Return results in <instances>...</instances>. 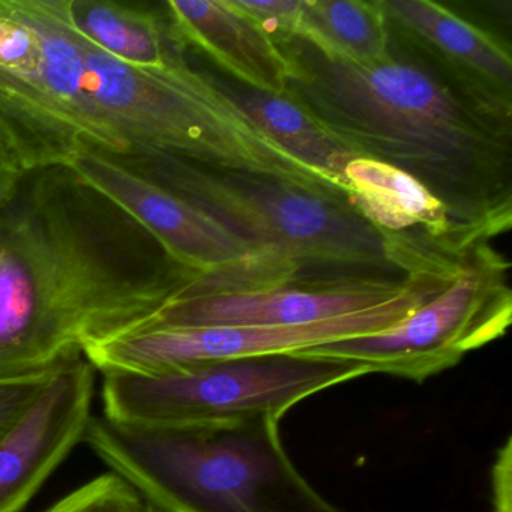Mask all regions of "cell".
Wrapping results in <instances>:
<instances>
[{"label":"cell","instance_id":"6da1fadb","mask_svg":"<svg viewBox=\"0 0 512 512\" xmlns=\"http://www.w3.org/2000/svg\"><path fill=\"white\" fill-rule=\"evenodd\" d=\"M199 275L71 167L0 202V382L142 331Z\"/></svg>","mask_w":512,"mask_h":512},{"label":"cell","instance_id":"7a4b0ae2","mask_svg":"<svg viewBox=\"0 0 512 512\" xmlns=\"http://www.w3.org/2000/svg\"><path fill=\"white\" fill-rule=\"evenodd\" d=\"M280 47L286 92L344 145L415 176L491 239L509 230L512 100L467 85L392 32L388 55L371 64L326 58L298 37Z\"/></svg>","mask_w":512,"mask_h":512},{"label":"cell","instance_id":"3957f363","mask_svg":"<svg viewBox=\"0 0 512 512\" xmlns=\"http://www.w3.org/2000/svg\"><path fill=\"white\" fill-rule=\"evenodd\" d=\"M116 158L247 242L259 260L265 289L395 284L407 277L397 247L344 194L155 152Z\"/></svg>","mask_w":512,"mask_h":512},{"label":"cell","instance_id":"277c9868","mask_svg":"<svg viewBox=\"0 0 512 512\" xmlns=\"http://www.w3.org/2000/svg\"><path fill=\"white\" fill-rule=\"evenodd\" d=\"M272 416L143 427L92 416L89 448L161 512H344L293 463Z\"/></svg>","mask_w":512,"mask_h":512},{"label":"cell","instance_id":"5b68a950","mask_svg":"<svg viewBox=\"0 0 512 512\" xmlns=\"http://www.w3.org/2000/svg\"><path fill=\"white\" fill-rule=\"evenodd\" d=\"M77 40L92 103L128 154L172 155L344 194L272 142L230 97L220 77L196 70L187 52L161 67L143 68L107 55L79 32Z\"/></svg>","mask_w":512,"mask_h":512},{"label":"cell","instance_id":"8992f818","mask_svg":"<svg viewBox=\"0 0 512 512\" xmlns=\"http://www.w3.org/2000/svg\"><path fill=\"white\" fill-rule=\"evenodd\" d=\"M370 374L353 359L302 352L242 356L157 374L103 373L104 416L143 427L272 416L305 398Z\"/></svg>","mask_w":512,"mask_h":512},{"label":"cell","instance_id":"52a82bcc","mask_svg":"<svg viewBox=\"0 0 512 512\" xmlns=\"http://www.w3.org/2000/svg\"><path fill=\"white\" fill-rule=\"evenodd\" d=\"M508 260L490 242L464 254L448 283L397 325L364 337L298 350L353 359L370 374L424 382L499 340L512 322Z\"/></svg>","mask_w":512,"mask_h":512},{"label":"cell","instance_id":"ba28073f","mask_svg":"<svg viewBox=\"0 0 512 512\" xmlns=\"http://www.w3.org/2000/svg\"><path fill=\"white\" fill-rule=\"evenodd\" d=\"M455 269L457 266L448 271L413 272L407 275L403 289L394 298L337 319L295 326L142 329L91 347L85 358L101 373L157 374L202 362L298 352L377 334L397 325L436 295Z\"/></svg>","mask_w":512,"mask_h":512},{"label":"cell","instance_id":"9c48e42d","mask_svg":"<svg viewBox=\"0 0 512 512\" xmlns=\"http://www.w3.org/2000/svg\"><path fill=\"white\" fill-rule=\"evenodd\" d=\"M70 167L145 227L173 260L199 275L181 296L265 289L253 248L193 203L86 142Z\"/></svg>","mask_w":512,"mask_h":512},{"label":"cell","instance_id":"30bf717a","mask_svg":"<svg viewBox=\"0 0 512 512\" xmlns=\"http://www.w3.org/2000/svg\"><path fill=\"white\" fill-rule=\"evenodd\" d=\"M338 187L377 232L422 268L455 265L491 241L424 182L385 161L356 155L344 166Z\"/></svg>","mask_w":512,"mask_h":512},{"label":"cell","instance_id":"8fae6325","mask_svg":"<svg viewBox=\"0 0 512 512\" xmlns=\"http://www.w3.org/2000/svg\"><path fill=\"white\" fill-rule=\"evenodd\" d=\"M95 368L85 356L59 365L0 434V512H23L85 437Z\"/></svg>","mask_w":512,"mask_h":512},{"label":"cell","instance_id":"7c38bea8","mask_svg":"<svg viewBox=\"0 0 512 512\" xmlns=\"http://www.w3.org/2000/svg\"><path fill=\"white\" fill-rule=\"evenodd\" d=\"M406 278L334 289L272 287L178 296L145 329L308 325L383 304L403 289Z\"/></svg>","mask_w":512,"mask_h":512},{"label":"cell","instance_id":"4fadbf2b","mask_svg":"<svg viewBox=\"0 0 512 512\" xmlns=\"http://www.w3.org/2000/svg\"><path fill=\"white\" fill-rule=\"evenodd\" d=\"M178 40L214 62L227 79L254 91L286 94L290 65L275 43L233 0L164 2Z\"/></svg>","mask_w":512,"mask_h":512},{"label":"cell","instance_id":"5bb4252c","mask_svg":"<svg viewBox=\"0 0 512 512\" xmlns=\"http://www.w3.org/2000/svg\"><path fill=\"white\" fill-rule=\"evenodd\" d=\"M392 34L473 88L512 100V59L493 35L434 0H379Z\"/></svg>","mask_w":512,"mask_h":512},{"label":"cell","instance_id":"9a60e30c","mask_svg":"<svg viewBox=\"0 0 512 512\" xmlns=\"http://www.w3.org/2000/svg\"><path fill=\"white\" fill-rule=\"evenodd\" d=\"M5 7L37 35L43 86L74 122L83 140L110 155H127L124 143L101 121L86 89L85 64L70 16V0H4Z\"/></svg>","mask_w":512,"mask_h":512},{"label":"cell","instance_id":"2e32d148","mask_svg":"<svg viewBox=\"0 0 512 512\" xmlns=\"http://www.w3.org/2000/svg\"><path fill=\"white\" fill-rule=\"evenodd\" d=\"M70 16L74 28L86 40L134 67H161L188 52L173 32L161 4L70 0Z\"/></svg>","mask_w":512,"mask_h":512},{"label":"cell","instance_id":"e0dca14e","mask_svg":"<svg viewBox=\"0 0 512 512\" xmlns=\"http://www.w3.org/2000/svg\"><path fill=\"white\" fill-rule=\"evenodd\" d=\"M0 130L28 173L70 167L85 142L79 128L44 92L2 67Z\"/></svg>","mask_w":512,"mask_h":512},{"label":"cell","instance_id":"ac0fdd59","mask_svg":"<svg viewBox=\"0 0 512 512\" xmlns=\"http://www.w3.org/2000/svg\"><path fill=\"white\" fill-rule=\"evenodd\" d=\"M220 82L272 142L338 187L344 166L359 154L338 140L304 104L289 92L268 94L230 79Z\"/></svg>","mask_w":512,"mask_h":512},{"label":"cell","instance_id":"d6986e66","mask_svg":"<svg viewBox=\"0 0 512 512\" xmlns=\"http://www.w3.org/2000/svg\"><path fill=\"white\" fill-rule=\"evenodd\" d=\"M295 37L323 56L347 64H371L391 47L388 20L379 0H302Z\"/></svg>","mask_w":512,"mask_h":512},{"label":"cell","instance_id":"ffe728a7","mask_svg":"<svg viewBox=\"0 0 512 512\" xmlns=\"http://www.w3.org/2000/svg\"><path fill=\"white\" fill-rule=\"evenodd\" d=\"M148 506L130 482L109 472L71 491L44 512H146Z\"/></svg>","mask_w":512,"mask_h":512},{"label":"cell","instance_id":"44dd1931","mask_svg":"<svg viewBox=\"0 0 512 512\" xmlns=\"http://www.w3.org/2000/svg\"><path fill=\"white\" fill-rule=\"evenodd\" d=\"M0 67L46 94L43 56L37 35L8 11L4 0H0Z\"/></svg>","mask_w":512,"mask_h":512},{"label":"cell","instance_id":"7402d4cb","mask_svg":"<svg viewBox=\"0 0 512 512\" xmlns=\"http://www.w3.org/2000/svg\"><path fill=\"white\" fill-rule=\"evenodd\" d=\"M236 7L253 20L275 43L295 37L298 32L302 0H233Z\"/></svg>","mask_w":512,"mask_h":512},{"label":"cell","instance_id":"603a6c76","mask_svg":"<svg viewBox=\"0 0 512 512\" xmlns=\"http://www.w3.org/2000/svg\"><path fill=\"white\" fill-rule=\"evenodd\" d=\"M56 370V368H55ZM0 382V422H13L38 394L53 371Z\"/></svg>","mask_w":512,"mask_h":512},{"label":"cell","instance_id":"cb8c5ba5","mask_svg":"<svg viewBox=\"0 0 512 512\" xmlns=\"http://www.w3.org/2000/svg\"><path fill=\"white\" fill-rule=\"evenodd\" d=\"M28 175L19 155L0 130V202L10 199Z\"/></svg>","mask_w":512,"mask_h":512},{"label":"cell","instance_id":"d4e9b609","mask_svg":"<svg viewBox=\"0 0 512 512\" xmlns=\"http://www.w3.org/2000/svg\"><path fill=\"white\" fill-rule=\"evenodd\" d=\"M494 499L496 512H509L511 509V440H506L494 464Z\"/></svg>","mask_w":512,"mask_h":512},{"label":"cell","instance_id":"484cf974","mask_svg":"<svg viewBox=\"0 0 512 512\" xmlns=\"http://www.w3.org/2000/svg\"><path fill=\"white\" fill-rule=\"evenodd\" d=\"M11 422H0V434L4 433L8 427H10Z\"/></svg>","mask_w":512,"mask_h":512},{"label":"cell","instance_id":"4316f807","mask_svg":"<svg viewBox=\"0 0 512 512\" xmlns=\"http://www.w3.org/2000/svg\"><path fill=\"white\" fill-rule=\"evenodd\" d=\"M146 512H161L160 509L155 508V506H152L151 503H149L148 511Z\"/></svg>","mask_w":512,"mask_h":512}]
</instances>
